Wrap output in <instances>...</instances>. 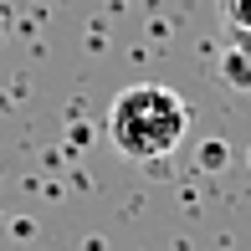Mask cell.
Segmentation results:
<instances>
[{
  "mask_svg": "<svg viewBox=\"0 0 251 251\" xmlns=\"http://www.w3.org/2000/svg\"><path fill=\"white\" fill-rule=\"evenodd\" d=\"M190 133V108L175 87L164 82H133L113 98L108 108V139L113 149L133 164H154L169 159Z\"/></svg>",
  "mask_w": 251,
  "mask_h": 251,
  "instance_id": "cell-1",
  "label": "cell"
},
{
  "mask_svg": "<svg viewBox=\"0 0 251 251\" xmlns=\"http://www.w3.org/2000/svg\"><path fill=\"white\" fill-rule=\"evenodd\" d=\"M221 72H226V82L246 87V82H251V51H226V56H221Z\"/></svg>",
  "mask_w": 251,
  "mask_h": 251,
  "instance_id": "cell-2",
  "label": "cell"
},
{
  "mask_svg": "<svg viewBox=\"0 0 251 251\" xmlns=\"http://www.w3.org/2000/svg\"><path fill=\"white\" fill-rule=\"evenodd\" d=\"M231 21L241 31H251V0H231Z\"/></svg>",
  "mask_w": 251,
  "mask_h": 251,
  "instance_id": "cell-3",
  "label": "cell"
},
{
  "mask_svg": "<svg viewBox=\"0 0 251 251\" xmlns=\"http://www.w3.org/2000/svg\"><path fill=\"white\" fill-rule=\"evenodd\" d=\"M246 164H251V149H246Z\"/></svg>",
  "mask_w": 251,
  "mask_h": 251,
  "instance_id": "cell-4",
  "label": "cell"
}]
</instances>
